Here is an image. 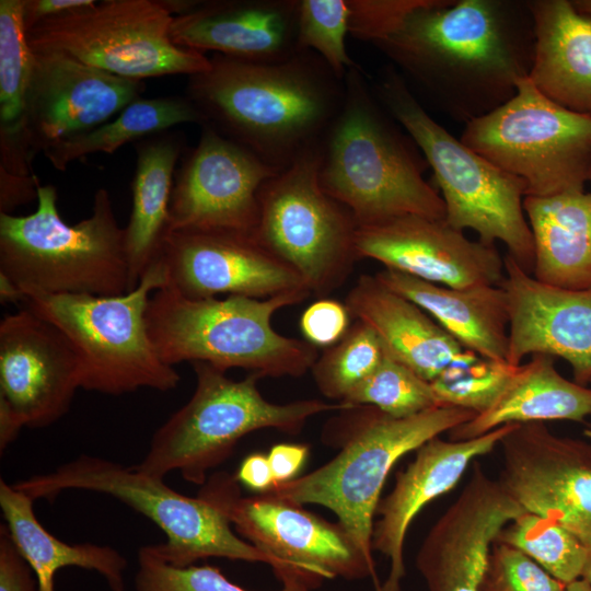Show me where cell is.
<instances>
[{
    "label": "cell",
    "mask_w": 591,
    "mask_h": 591,
    "mask_svg": "<svg viewBox=\"0 0 591 591\" xmlns=\"http://www.w3.org/2000/svg\"><path fill=\"white\" fill-rule=\"evenodd\" d=\"M375 276L426 311L465 349L507 360L509 313L501 286L450 288L392 269Z\"/></svg>",
    "instance_id": "4316f807"
},
{
    "label": "cell",
    "mask_w": 591,
    "mask_h": 591,
    "mask_svg": "<svg viewBox=\"0 0 591 591\" xmlns=\"http://www.w3.org/2000/svg\"><path fill=\"white\" fill-rule=\"evenodd\" d=\"M509 331L507 361L521 364L529 355L566 360L575 382H591V290L542 282L511 256L503 258Z\"/></svg>",
    "instance_id": "7402d4cb"
},
{
    "label": "cell",
    "mask_w": 591,
    "mask_h": 591,
    "mask_svg": "<svg viewBox=\"0 0 591 591\" xmlns=\"http://www.w3.org/2000/svg\"><path fill=\"white\" fill-rule=\"evenodd\" d=\"M524 512L476 462L468 483L417 552L416 568L428 591H480L497 535Z\"/></svg>",
    "instance_id": "ffe728a7"
},
{
    "label": "cell",
    "mask_w": 591,
    "mask_h": 591,
    "mask_svg": "<svg viewBox=\"0 0 591 591\" xmlns=\"http://www.w3.org/2000/svg\"><path fill=\"white\" fill-rule=\"evenodd\" d=\"M0 591H39L33 569L19 552L5 524L0 526Z\"/></svg>",
    "instance_id": "7bdbcfd3"
},
{
    "label": "cell",
    "mask_w": 591,
    "mask_h": 591,
    "mask_svg": "<svg viewBox=\"0 0 591 591\" xmlns=\"http://www.w3.org/2000/svg\"><path fill=\"white\" fill-rule=\"evenodd\" d=\"M192 366L196 376L193 395L153 433L144 457L134 465L138 470L162 478L178 472L186 482L202 486L208 473L246 434L260 429L297 434L311 417L350 407L320 399L271 403L257 387L258 374L233 380L208 363Z\"/></svg>",
    "instance_id": "ba28073f"
},
{
    "label": "cell",
    "mask_w": 591,
    "mask_h": 591,
    "mask_svg": "<svg viewBox=\"0 0 591 591\" xmlns=\"http://www.w3.org/2000/svg\"><path fill=\"white\" fill-rule=\"evenodd\" d=\"M584 434H586L589 439H591V428H590V429H587V430L584 431Z\"/></svg>",
    "instance_id": "f5cc1de1"
},
{
    "label": "cell",
    "mask_w": 591,
    "mask_h": 591,
    "mask_svg": "<svg viewBox=\"0 0 591 591\" xmlns=\"http://www.w3.org/2000/svg\"><path fill=\"white\" fill-rule=\"evenodd\" d=\"M132 205L125 229L131 290L157 260L169 230V208L176 163L185 152L179 131L165 130L135 142Z\"/></svg>",
    "instance_id": "83f0119b"
},
{
    "label": "cell",
    "mask_w": 591,
    "mask_h": 591,
    "mask_svg": "<svg viewBox=\"0 0 591 591\" xmlns=\"http://www.w3.org/2000/svg\"><path fill=\"white\" fill-rule=\"evenodd\" d=\"M534 239L532 276L566 289L591 290V192L525 197Z\"/></svg>",
    "instance_id": "f546056e"
},
{
    "label": "cell",
    "mask_w": 591,
    "mask_h": 591,
    "mask_svg": "<svg viewBox=\"0 0 591 591\" xmlns=\"http://www.w3.org/2000/svg\"><path fill=\"white\" fill-rule=\"evenodd\" d=\"M581 578L591 584V549L589 552L588 559L583 568Z\"/></svg>",
    "instance_id": "816d5d0a"
},
{
    "label": "cell",
    "mask_w": 591,
    "mask_h": 591,
    "mask_svg": "<svg viewBox=\"0 0 591 591\" xmlns=\"http://www.w3.org/2000/svg\"><path fill=\"white\" fill-rule=\"evenodd\" d=\"M499 483L525 511L546 517L591 549V439L561 437L543 422L515 424L501 439Z\"/></svg>",
    "instance_id": "e0dca14e"
},
{
    "label": "cell",
    "mask_w": 591,
    "mask_h": 591,
    "mask_svg": "<svg viewBox=\"0 0 591 591\" xmlns=\"http://www.w3.org/2000/svg\"><path fill=\"white\" fill-rule=\"evenodd\" d=\"M235 477L239 484L259 491H270L275 486L273 472L267 455L253 453L246 456L240 464Z\"/></svg>",
    "instance_id": "7dc6e473"
},
{
    "label": "cell",
    "mask_w": 591,
    "mask_h": 591,
    "mask_svg": "<svg viewBox=\"0 0 591 591\" xmlns=\"http://www.w3.org/2000/svg\"><path fill=\"white\" fill-rule=\"evenodd\" d=\"M298 18L299 0H199L173 18L171 38L204 54L276 62L301 51Z\"/></svg>",
    "instance_id": "cb8c5ba5"
},
{
    "label": "cell",
    "mask_w": 591,
    "mask_h": 591,
    "mask_svg": "<svg viewBox=\"0 0 591 591\" xmlns=\"http://www.w3.org/2000/svg\"><path fill=\"white\" fill-rule=\"evenodd\" d=\"M157 259L165 267L166 287L189 299L219 294L266 299L309 290L302 277L252 233L169 232Z\"/></svg>",
    "instance_id": "ac0fdd59"
},
{
    "label": "cell",
    "mask_w": 591,
    "mask_h": 591,
    "mask_svg": "<svg viewBox=\"0 0 591 591\" xmlns=\"http://www.w3.org/2000/svg\"><path fill=\"white\" fill-rule=\"evenodd\" d=\"M80 389L77 354L51 322L23 306L0 322V401L23 427L60 419Z\"/></svg>",
    "instance_id": "d6986e66"
},
{
    "label": "cell",
    "mask_w": 591,
    "mask_h": 591,
    "mask_svg": "<svg viewBox=\"0 0 591 591\" xmlns=\"http://www.w3.org/2000/svg\"><path fill=\"white\" fill-rule=\"evenodd\" d=\"M350 312L345 303L321 298L301 315L300 328L306 341L328 348L339 341L350 327Z\"/></svg>",
    "instance_id": "b9f144b4"
},
{
    "label": "cell",
    "mask_w": 591,
    "mask_h": 591,
    "mask_svg": "<svg viewBox=\"0 0 591 591\" xmlns=\"http://www.w3.org/2000/svg\"><path fill=\"white\" fill-rule=\"evenodd\" d=\"M166 286L165 267L157 259L137 287L124 294H53L25 289L22 304L69 339L79 362L80 389L108 395L140 389L167 392L178 385L181 376L158 355L146 318L150 293Z\"/></svg>",
    "instance_id": "9c48e42d"
},
{
    "label": "cell",
    "mask_w": 591,
    "mask_h": 591,
    "mask_svg": "<svg viewBox=\"0 0 591 591\" xmlns=\"http://www.w3.org/2000/svg\"><path fill=\"white\" fill-rule=\"evenodd\" d=\"M34 500L0 480V508L9 533L33 569L39 591H55V575L66 567L96 571L112 591L125 590L126 558L115 548L92 543L68 544L37 520Z\"/></svg>",
    "instance_id": "4dcf8cb0"
},
{
    "label": "cell",
    "mask_w": 591,
    "mask_h": 591,
    "mask_svg": "<svg viewBox=\"0 0 591 591\" xmlns=\"http://www.w3.org/2000/svg\"><path fill=\"white\" fill-rule=\"evenodd\" d=\"M310 296L302 289L266 299H189L165 287L150 297L146 318L155 350L169 366L205 362L224 372L240 368L260 378H299L311 370L317 348L278 333L271 318Z\"/></svg>",
    "instance_id": "5b68a950"
},
{
    "label": "cell",
    "mask_w": 591,
    "mask_h": 591,
    "mask_svg": "<svg viewBox=\"0 0 591 591\" xmlns=\"http://www.w3.org/2000/svg\"><path fill=\"white\" fill-rule=\"evenodd\" d=\"M359 258L450 288L500 286L505 263L495 244L468 239L444 219L404 216L359 227Z\"/></svg>",
    "instance_id": "44dd1931"
},
{
    "label": "cell",
    "mask_w": 591,
    "mask_h": 591,
    "mask_svg": "<svg viewBox=\"0 0 591 591\" xmlns=\"http://www.w3.org/2000/svg\"><path fill=\"white\" fill-rule=\"evenodd\" d=\"M320 144L262 185L252 235L291 266L311 294L324 298L346 281L360 258L357 221L320 184Z\"/></svg>",
    "instance_id": "7c38bea8"
},
{
    "label": "cell",
    "mask_w": 591,
    "mask_h": 591,
    "mask_svg": "<svg viewBox=\"0 0 591 591\" xmlns=\"http://www.w3.org/2000/svg\"><path fill=\"white\" fill-rule=\"evenodd\" d=\"M94 0H23V21L26 32L62 14L93 5Z\"/></svg>",
    "instance_id": "bcb514c9"
},
{
    "label": "cell",
    "mask_w": 591,
    "mask_h": 591,
    "mask_svg": "<svg viewBox=\"0 0 591 591\" xmlns=\"http://www.w3.org/2000/svg\"><path fill=\"white\" fill-rule=\"evenodd\" d=\"M565 591H591V584L584 579H577L566 586Z\"/></svg>",
    "instance_id": "681fc988"
},
{
    "label": "cell",
    "mask_w": 591,
    "mask_h": 591,
    "mask_svg": "<svg viewBox=\"0 0 591 591\" xmlns=\"http://www.w3.org/2000/svg\"><path fill=\"white\" fill-rule=\"evenodd\" d=\"M514 425H505L466 440L434 437L415 450L414 460L396 474L392 491L376 508L379 519L373 524L372 548L390 561L381 591H402L404 543L415 517L430 501L450 491L468 465L499 445Z\"/></svg>",
    "instance_id": "603a6c76"
},
{
    "label": "cell",
    "mask_w": 591,
    "mask_h": 591,
    "mask_svg": "<svg viewBox=\"0 0 591 591\" xmlns=\"http://www.w3.org/2000/svg\"><path fill=\"white\" fill-rule=\"evenodd\" d=\"M577 10L591 15V0H571Z\"/></svg>",
    "instance_id": "f907efd6"
},
{
    "label": "cell",
    "mask_w": 591,
    "mask_h": 591,
    "mask_svg": "<svg viewBox=\"0 0 591 591\" xmlns=\"http://www.w3.org/2000/svg\"><path fill=\"white\" fill-rule=\"evenodd\" d=\"M384 355L373 331L355 320L345 336L317 357L310 371L322 395L343 402L376 369Z\"/></svg>",
    "instance_id": "836d02e7"
},
{
    "label": "cell",
    "mask_w": 591,
    "mask_h": 591,
    "mask_svg": "<svg viewBox=\"0 0 591 591\" xmlns=\"http://www.w3.org/2000/svg\"><path fill=\"white\" fill-rule=\"evenodd\" d=\"M33 500L53 499L61 491L77 489L109 495L149 518L166 536L158 553L171 565L187 567L197 560L221 557L230 560L277 561L231 529L225 515L206 499L184 496L164 478L135 466L82 454L56 470L12 484Z\"/></svg>",
    "instance_id": "30bf717a"
},
{
    "label": "cell",
    "mask_w": 591,
    "mask_h": 591,
    "mask_svg": "<svg viewBox=\"0 0 591 591\" xmlns=\"http://www.w3.org/2000/svg\"><path fill=\"white\" fill-rule=\"evenodd\" d=\"M136 591H250L230 581L218 567L192 565L176 567L166 561L155 545L138 551ZM278 591H312L296 581L282 583Z\"/></svg>",
    "instance_id": "f35d334b"
},
{
    "label": "cell",
    "mask_w": 591,
    "mask_h": 591,
    "mask_svg": "<svg viewBox=\"0 0 591 591\" xmlns=\"http://www.w3.org/2000/svg\"><path fill=\"white\" fill-rule=\"evenodd\" d=\"M188 123L201 126L202 118L184 94L140 97L114 119L54 146L44 155L56 170L62 172L72 161L85 155L113 153L128 142H137Z\"/></svg>",
    "instance_id": "1f68e13d"
},
{
    "label": "cell",
    "mask_w": 591,
    "mask_h": 591,
    "mask_svg": "<svg viewBox=\"0 0 591 591\" xmlns=\"http://www.w3.org/2000/svg\"><path fill=\"white\" fill-rule=\"evenodd\" d=\"M467 147L520 178L526 197L584 190L591 175V116L543 95L529 77L491 113L465 125Z\"/></svg>",
    "instance_id": "8fae6325"
},
{
    "label": "cell",
    "mask_w": 591,
    "mask_h": 591,
    "mask_svg": "<svg viewBox=\"0 0 591 591\" xmlns=\"http://www.w3.org/2000/svg\"><path fill=\"white\" fill-rule=\"evenodd\" d=\"M561 583L520 551L494 542L480 591H565Z\"/></svg>",
    "instance_id": "ab89813d"
},
{
    "label": "cell",
    "mask_w": 591,
    "mask_h": 591,
    "mask_svg": "<svg viewBox=\"0 0 591 591\" xmlns=\"http://www.w3.org/2000/svg\"><path fill=\"white\" fill-rule=\"evenodd\" d=\"M35 53L23 21V0L0 1V126L22 116Z\"/></svg>",
    "instance_id": "d590c367"
},
{
    "label": "cell",
    "mask_w": 591,
    "mask_h": 591,
    "mask_svg": "<svg viewBox=\"0 0 591 591\" xmlns=\"http://www.w3.org/2000/svg\"><path fill=\"white\" fill-rule=\"evenodd\" d=\"M517 368L507 360L475 355L466 362L451 366L430 383L440 406L479 414L491 405Z\"/></svg>",
    "instance_id": "74e56055"
},
{
    "label": "cell",
    "mask_w": 591,
    "mask_h": 591,
    "mask_svg": "<svg viewBox=\"0 0 591 591\" xmlns=\"http://www.w3.org/2000/svg\"><path fill=\"white\" fill-rule=\"evenodd\" d=\"M344 303L352 318L373 331L386 356L426 381H433L451 366L466 362L476 355L465 349L420 306L386 287L375 275H361Z\"/></svg>",
    "instance_id": "d4e9b609"
},
{
    "label": "cell",
    "mask_w": 591,
    "mask_h": 591,
    "mask_svg": "<svg viewBox=\"0 0 591 591\" xmlns=\"http://www.w3.org/2000/svg\"><path fill=\"white\" fill-rule=\"evenodd\" d=\"M371 84L431 169L444 220L456 230H473L486 244L501 242L507 255L532 275L535 248L524 211L525 184L434 120L392 65L382 68Z\"/></svg>",
    "instance_id": "8992f818"
},
{
    "label": "cell",
    "mask_w": 591,
    "mask_h": 591,
    "mask_svg": "<svg viewBox=\"0 0 591 591\" xmlns=\"http://www.w3.org/2000/svg\"><path fill=\"white\" fill-rule=\"evenodd\" d=\"M36 210L0 213V271L22 290L118 296L131 290L125 229L107 189L99 188L91 215L76 224L61 219L57 189L37 188Z\"/></svg>",
    "instance_id": "52a82bcc"
},
{
    "label": "cell",
    "mask_w": 591,
    "mask_h": 591,
    "mask_svg": "<svg viewBox=\"0 0 591 591\" xmlns=\"http://www.w3.org/2000/svg\"><path fill=\"white\" fill-rule=\"evenodd\" d=\"M495 542L520 551L566 586L581 578L590 552L565 526L528 511L511 520Z\"/></svg>",
    "instance_id": "d6a6232c"
},
{
    "label": "cell",
    "mask_w": 591,
    "mask_h": 591,
    "mask_svg": "<svg viewBox=\"0 0 591 591\" xmlns=\"http://www.w3.org/2000/svg\"><path fill=\"white\" fill-rule=\"evenodd\" d=\"M38 177L22 176L0 169V213H11L21 205L37 199Z\"/></svg>",
    "instance_id": "ee69618b"
},
{
    "label": "cell",
    "mask_w": 591,
    "mask_h": 591,
    "mask_svg": "<svg viewBox=\"0 0 591 591\" xmlns=\"http://www.w3.org/2000/svg\"><path fill=\"white\" fill-rule=\"evenodd\" d=\"M590 415L591 389L559 374L553 357L533 355L518 366L487 409L450 430L449 436L450 440H466L509 424L581 421Z\"/></svg>",
    "instance_id": "f1b7e54d"
},
{
    "label": "cell",
    "mask_w": 591,
    "mask_h": 591,
    "mask_svg": "<svg viewBox=\"0 0 591 591\" xmlns=\"http://www.w3.org/2000/svg\"><path fill=\"white\" fill-rule=\"evenodd\" d=\"M535 50L529 79L547 99L591 116V15L571 0H529Z\"/></svg>",
    "instance_id": "484cf974"
},
{
    "label": "cell",
    "mask_w": 591,
    "mask_h": 591,
    "mask_svg": "<svg viewBox=\"0 0 591 591\" xmlns=\"http://www.w3.org/2000/svg\"><path fill=\"white\" fill-rule=\"evenodd\" d=\"M340 403L374 406L396 418L440 406L429 381L386 355L376 369Z\"/></svg>",
    "instance_id": "e575fe53"
},
{
    "label": "cell",
    "mask_w": 591,
    "mask_h": 591,
    "mask_svg": "<svg viewBox=\"0 0 591 591\" xmlns=\"http://www.w3.org/2000/svg\"><path fill=\"white\" fill-rule=\"evenodd\" d=\"M20 119L0 126V142L32 164L54 146L111 120L141 97L142 81L121 78L57 51H34Z\"/></svg>",
    "instance_id": "9a60e30c"
},
{
    "label": "cell",
    "mask_w": 591,
    "mask_h": 591,
    "mask_svg": "<svg viewBox=\"0 0 591 591\" xmlns=\"http://www.w3.org/2000/svg\"><path fill=\"white\" fill-rule=\"evenodd\" d=\"M309 455V447L299 443L275 444L267 454L275 486L287 483L302 468Z\"/></svg>",
    "instance_id": "f6af8a7d"
},
{
    "label": "cell",
    "mask_w": 591,
    "mask_h": 591,
    "mask_svg": "<svg viewBox=\"0 0 591 591\" xmlns=\"http://www.w3.org/2000/svg\"><path fill=\"white\" fill-rule=\"evenodd\" d=\"M200 127L197 144L185 150L175 171L167 233H252L258 219L259 189L279 170L212 127Z\"/></svg>",
    "instance_id": "2e32d148"
},
{
    "label": "cell",
    "mask_w": 591,
    "mask_h": 591,
    "mask_svg": "<svg viewBox=\"0 0 591 591\" xmlns=\"http://www.w3.org/2000/svg\"><path fill=\"white\" fill-rule=\"evenodd\" d=\"M173 15L161 0H105L47 20L27 32L34 51H57L132 80L210 68L206 54L171 38Z\"/></svg>",
    "instance_id": "4fadbf2b"
},
{
    "label": "cell",
    "mask_w": 591,
    "mask_h": 591,
    "mask_svg": "<svg viewBox=\"0 0 591 591\" xmlns=\"http://www.w3.org/2000/svg\"><path fill=\"white\" fill-rule=\"evenodd\" d=\"M349 16V0H299V49L317 54L341 80L358 66L346 47Z\"/></svg>",
    "instance_id": "8d00e7d4"
},
{
    "label": "cell",
    "mask_w": 591,
    "mask_h": 591,
    "mask_svg": "<svg viewBox=\"0 0 591 591\" xmlns=\"http://www.w3.org/2000/svg\"><path fill=\"white\" fill-rule=\"evenodd\" d=\"M340 412L324 431L339 452L318 468L276 485L268 493L300 506L315 503L332 510L364 557L375 564L373 517L394 464L428 440L467 422L476 413L437 406L396 418L370 405Z\"/></svg>",
    "instance_id": "277c9868"
},
{
    "label": "cell",
    "mask_w": 591,
    "mask_h": 591,
    "mask_svg": "<svg viewBox=\"0 0 591 591\" xmlns=\"http://www.w3.org/2000/svg\"><path fill=\"white\" fill-rule=\"evenodd\" d=\"M373 45L407 84L466 125L529 77L535 26L529 0H428Z\"/></svg>",
    "instance_id": "6da1fadb"
},
{
    "label": "cell",
    "mask_w": 591,
    "mask_h": 591,
    "mask_svg": "<svg viewBox=\"0 0 591 591\" xmlns=\"http://www.w3.org/2000/svg\"><path fill=\"white\" fill-rule=\"evenodd\" d=\"M590 183H591V175H590Z\"/></svg>",
    "instance_id": "db71d44e"
},
{
    "label": "cell",
    "mask_w": 591,
    "mask_h": 591,
    "mask_svg": "<svg viewBox=\"0 0 591 591\" xmlns=\"http://www.w3.org/2000/svg\"><path fill=\"white\" fill-rule=\"evenodd\" d=\"M198 496L277 561L274 573L281 583L296 581L313 590L328 579L371 578L381 591L375 564L364 557L339 523L271 493L243 497L235 475L225 472L212 474Z\"/></svg>",
    "instance_id": "5bb4252c"
},
{
    "label": "cell",
    "mask_w": 591,
    "mask_h": 591,
    "mask_svg": "<svg viewBox=\"0 0 591 591\" xmlns=\"http://www.w3.org/2000/svg\"><path fill=\"white\" fill-rule=\"evenodd\" d=\"M428 0H349V34L372 45L389 37Z\"/></svg>",
    "instance_id": "60d3db41"
},
{
    "label": "cell",
    "mask_w": 591,
    "mask_h": 591,
    "mask_svg": "<svg viewBox=\"0 0 591 591\" xmlns=\"http://www.w3.org/2000/svg\"><path fill=\"white\" fill-rule=\"evenodd\" d=\"M184 95L202 125L282 170L321 143L345 83L312 50L276 62L215 54L208 70L188 76Z\"/></svg>",
    "instance_id": "7a4b0ae2"
},
{
    "label": "cell",
    "mask_w": 591,
    "mask_h": 591,
    "mask_svg": "<svg viewBox=\"0 0 591 591\" xmlns=\"http://www.w3.org/2000/svg\"><path fill=\"white\" fill-rule=\"evenodd\" d=\"M341 107L320 144L322 188L347 207L358 227L404 216L444 219L420 150L373 92L360 65L344 78Z\"/></svg>",
    "instance_id": "3957f363"
},
{
    "label": "cell",
    "mask_w": 591,
    "mask_h": 591,
    "mask_svg": "<svg viewBox=\"0 0 591 591\" xmlns=\"http://www.w3.org/2000/svg\"><path fill=\"white\" fill-rule=\"evenodd\" d=\"M24 294L10 277L0 271V302L1 304L22 303Z\"/></svg>",
    "instance_id": "c3c4849f"
}]
</instances>
